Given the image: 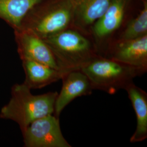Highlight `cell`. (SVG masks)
<instances>
[{
  "label": "cell",
  "mask_w": 147,
  "mask_h": 147,
  "mask_svg": "<svg viewBox=\"0 0 147 147\" xmlns=\"http://www.w3.org/2000/svg\"><path fill=\"white\" fill-rule=\"evenodd\" d=\"M31 90L23 83L14 84L10 100L0 111V118L15 121L22 133L33 121L53 114L58 95L57 92L33 95Z\"/></svg>",
  "instance_id": "1"
},
{
  "label": "cell",
  "mask_w": 147,
  "mask_h": 147,
  "mask_svg": "<svg viewBox=\"0 0 147 147\" xmlns=\"http://www.w3.org/2000/svg\"><path fill=\"white\" fill-rule=\"evenodd\" d=\"M88 78L94 90L114 94L147 72V69L131 66L98 55L80 69Z\"/></svg>",
  "instance_id": "2"
},
{
  "label": "cell",
  "mask_w": 147,
  "mask_h": 147,
  "mask_svg": "<svg viewBox=\"0 0 147 147\" xmlns=\"http://www.w3.org/2000/svg\"><path fill=\"white\" fill-rule=\"evenodd\" d=\"M66 70L81 69L99 55L86 33L68 28L42 39Z\"/></svg>",
  "instance_id": "3"
},
{
  "label": "cell",
  "mask_w": 147,
  "mask_h": 147,
  "mask_svg": "<svg viewBox=\"0 0 147 147\" xmlns=\"http://www.w3.org/2000/svg\"><path fill=\"white\" fill-rule=\"evenodd\" d=\"M73 16L72 0H55L37 14L27 16L20 29L30 31L44 39L70 28Z\"/></svg>",
  "instance_id": "4"
},
{
  "label": "cell",
  "mask_w": 147,
  "mask_h": 147,
  "mask_svg": "<svg viewBox=\"0 0 147 147\" xmlns=\"http://www.w3.org/2000/svg\"><path fill=\"white\" fill-rule=\"evenodd\" d=\"M22 134L24 147H71L63 136L59 118L53 114L33 121Z\"/></svg>",
  "instance_id": "5"
},
{
  "label": "cell",
  "mask_w": 147,
  "mask_h": 147,
  "mask_svg": "<svg viewBox=\"0 0 147 147\" xmlns=\"http://www.w3.org/2000/svg\"><path fill=\"white\" fill-rule=\"evenodd\" d=\"M14 31L18 52L21 60H30L59 70L69 71L62 66L51 48L42 39L27 30Z\"/></svg>",
  "instance_id": "6"
},
{
  "label": "cell",
  "mask_w": 147,
  "mask_h": 147,
  "mask_svg": "<svg viewBox=\"0 0 147 147\" xmlns=\"http://www.w3.org/2000/svg\"><path fill=\"white\" fill-rule=\"evenodd\" d=\"M61 80L63 84L56 99L53 113L58 118L65 107L74 99L89 95L94 90L88 78L80 69L67 72Z\"/></svg>",
  "instance_id": "7"
},
{
  "label": "cell",
  "mask_w": 147,
  "mask_h": 147,
  "mask_svg": "<svg viewBox=\"0 0 147 147\" xmlns=\"http://www.w3.org/2000/svg\"><path fill=\"white\" fill-rule=\"evenodd\" d=\"M102 56L147 69V34L131 40H117Z\"/></svg>",
  "instance_id": "8"
},
{
  "label": "cell",
  "mask_w": 147,
  "mask_h": 147,
  "mask_svg": "<svg viewBox=\"0 0 147 147\" xmlns=\"http://www.w3.org/2000/svg\"><path fill=\"white\" fill-rule=\"evenodd\" d=\"M129 0H111L103 15L95 22L90 32L96 42L107 40L121 28Z\"/></svg>",
  "instance_id": "9"
},
{
  "label": "cell",
  "mask_w": 147,
  "mask_h": 147,
  "mask_svg": "<svg viewBox=\"0 0 147 147\" xmlns=\"http://www.w3.org/2000/svg\"><path fill=\"white\" fill-rule=\"evenodd\" d=\"M74 7L73 25L74 28L85 33L88 32L103 14L111 0H72Z\"/></svg>",
  "instance_id": "10"
},
{
  "label": "cell",
  "mask_w": 147,
  "mask_h": 147,
  "mask_svg": "<svg viewBox=\"0 0 147 147\" xmlns=\"http://www.w3.org/2000/svg\"><path fill=\"white\" fill-rule=\"evenodd\" d=\"M21 61L25 74V79L23 84L30 89H42L61 80L68 72L59 70L30 60Z\"/></svg>",
  "instance_id": "11"
},
{
  "label": "cell",
  "mask_w": 147,
  "mask_h": 147,
  "mask_svg": "<svg viewBox=\"0 0 147 147\" xmlns=\"http://www.w3.org/2000/svg\"><path fill=\"white\" fill-rule=\"evenodd\" d=\"M136 117V128L130 142L138 143L147 138V93L132 82L125 88Z\"/></svg>",
  "instance_id": "12"
},
{
  "label": "cell",
  "mask_w": 147,
  "mask_h": 147,
  "mask_svg": "<svg viewBox=\"0 0 147 147\" xmlns=\"http://www.w3.org/2000/svg\"><path fill=\"white\" fill-rule=\"evenodd\" d=\"M44 0H0V18L14 30H19L26 16Z\"/></svg>",
  "instance_id": "13"
},
{
  "label": "cell",
  "mask_w": 147,
  "mask_h": 147,
  "mask_svg": "<svg viewBox=\"0 0 147 147\" xmlns=\"http://www.w3.org/2000/svg\"><path fill=\"white\" fill-rule=\"evenodd\" d=\"M147 34V3L144 1L142 10L135 18L129 21L118 40L136 39Z\"/></svg>",
  "instance_id": "14"
}]
</instances>
